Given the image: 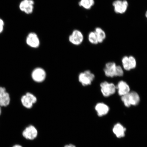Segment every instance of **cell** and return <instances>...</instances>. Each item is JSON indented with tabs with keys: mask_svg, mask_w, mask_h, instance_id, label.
<instances>
[{
	"mask_svg": "<svg viewBox=\"0 0 147 147\" xmlns=\"http://www.w3.org/2000/svg\"><path fill=\"white\" fill-rule=\"evenodd\" d=\"M121 100L125 106L129 107L131 106H136L139 104L140 102V97L136 92L131 91L121 97Z\"/></svg>",
	"mask_w": 147,
	"mask_h": 147,
	"instance_id": "obj_1",
	"label": "cell"
},
{
	"mask_svg": "<svg viewBox=\"0 0 147 147\" xmlns=\"http://www.w3.org/2000/svg\"><path fill=\"white\" fill-rule=\"evenodd\" d=\"M112 5L115 13L120 14L125 13L129 6L128 2L126 0H115Z\"/></svg>",
	"mask_w": 147,
	"mask_h": 147,
	"instance_id": "obj_2",
	"label": "cell"
},
{
	"mask_svg": "<svg viewBox=\"0 0 147 147\" xmlns=\"http://www.w3.org/2000/svg\"><path fill=\"white\" fill-rule=\"evenodd\" d=\"M100 87L101 92L105 97H108L114 94L117 90L116 86L114 84L107 82L101 83Z\"/></svg>",
	"mask_w": 147,
	"mask_h": 147,
	"instance_id": "obj_3",
	"label": "cell"
},
{
	"mask_svg": "<svg viewBox=\"0 0 147 147\" xmlns=\"http://www.w3.org/2000/svg\"><path fill=\"white\" fill-rule=\"evenodd\" d=\"M94 78V74L88 70L80 73L79 76V81L84 86L91 84Z\"/></svg>",
	"mask_w": 147,
	"mask_h": 147,
	"instance_id": "obj_4",
	"label": "cell"
},
{
	"mask_svg": "<svg viewBox=\"0 0 147 147\" xmlns=\"http://www.w3.org/2000/svg\"><path fill=\"white\" fill-rule=\"evenodd\" d=\"M37 99L35 96L30 93L28 92L23 95L21 98V102L24 107L27 109L32 107L33 104L35 103Z\"/></svg>",
	"mask_w": 147,
	"mask_h": 147,
	"instance_id": "obj_5",
	"label": "cell"
},
{
	"mask_svg": "<svg viewBox=\"0 0 147 147\" xmlns=\"http://www.w3.org/2000/svg\"><path fill=\"white\" fill-rule=\"evenodd\" d=\"M34 2L33 0H23L19 4V8L22 11L29 14L34 11Z\"/></svg>",
	"mask_w": 147,
	"mask_h": 147,
	"instance_id": "obj_6",
	"label": "cell"
},
{
	"mask_svg": "<svg viewBox=\"0 0 147 147\" xmlns=\"http://www.w3.org/2000/svg\"><path fill=\"white\" fill-rule=\"evenodd\" d=\"M84 37L82 33L78 30H74L69 36V40L70 43L75 45H79L84 41Z\"/></svg>",
	"mask_w": 147,
	"mask_h": 147,
	"instance_id": "obj_7",
	"label": "cell"
},
{
	"mask_svg": "<svg viewBox=\"0 0 147 147\" xmlns=\"http://www.w3.org/2000/svg\"><path fill=\"white\" fill-rule=\"evenodd\" d=\"M38 135V130L34 126L29 125L22 132V135L25 139L32 140L36 139Z\"/></svg>",
	"mask_w": 147,
	"mask_h": 147,
	"instance_id": "obj_8",
	"label": "cell"
},
{
	"mask_svg": "<svg viewBox=\"0 0 147 147\" xmlns=\"http://www.w3.org/2000/svg\"><path fill=\"white\" fill-rule=\"evenodd\" d=\"M10 95L5 87H0V106L6 107L10 104Z\"/></svg>",
	"mask_w": 147,
	"mask_h": 147,
	"instance_id": "obj_9",
	"label": "cell"
},
{
	"mask_svg": "<svg viewBox=\"0 0 147 147\" xmlns=\"http://www.w3.org/2000/svg\"><path fill=\"white\" fill-rule=\"evenodd\" d=\"M26 43L29 47L34 49L38 48L40 44L39 38L37 35L34 32L30 33L28 35Z\"/></svg>",
	"mask_w": 147,
	"mask_h": 147,
	"instance_id": "obj_10",
	"label": "cell"
},
{
	"mask_svg": "<svg viewBox=\"0 0 147 147\" xmlns=\"http://www.w3.org/2000/svg\"><path fill=\"white\" fill-rule=\"evenodd\" d=\"M117 66L114 62H109L107 63L104 69L106 76L109 78L116 76Z\"/></svg>",
	"mask_w": 147,
	"mask_h": 147,
	"instance_id": "obj_11",
	"label": "cell"
},
{
	"mask_svg": "<svg viewBox=\"0 0 147 147\" xmlns=\"http://www.w3.org/2000/svg\"><path fill=\"white\" fill-rule=\"evenodd\" d=\"M46 74L44 70L41 68H38L33 71L32 77L33 80L37 82H43L46 78Z\"/></svg>",
	"mask_w": 147,
	"mask_h": 147,
	"instance_id": "obj_12",
	"label": "cell"
},
{
	"mask_svg": "<svg viewBox=\"0 0 147 147\" xmlns=\"http://www.w3.org/2000/svg\"><path fill=\"white\" fill-rule=\"evenodd\" d=\"M116 86L118 94L121 96H124L130 92V88L128 84L124 81H120Z\"/></svg>",
	"mask_w": 147,
	"mask_h": 147,
	"instance_id": "obj_13",
	"label": "cell"
},
{
	"mask_svg": "<svg viewBox=\"0 0 147 147\" xmlns=\"http://www.w3.org/2000/svg\"><path fill=\"white\" fill-rule=\"evenodd\" d=\"M95 110L98 116L102 117L107 114L109 111V108L104 103L100 102L95 106Z\"/></svg>",
	"mask_w": 147,
	"mask_h": 147,
	"instance_id": "obj_14",
	"label": "cell"
},
{
	"mask_svg": "<svg viewBox=\"0 0 147 147\" xmlns=\"http://www.w3.org/2000/svg\"><path fill=\"white\" fill-rule=\"evenodd\" d=\"M125 131L126 128L120 123L116 124L113 129L114 134L118 138L124 137Z\"/></svg>",
	"mask_w": 147,
	"mask_h": 147,
	"instance_id": "obj_15",
	"label": "cell"
},
{
	"mask_svg": "<svg viewBox=\"0 0 147 147\" xmlns=\"http://www.w3.org/2000/svg\"><path fill=\"white\" fill-rule=\"evenodd\" d=\"M94 32L96 35L98 43H102L106 38V34L103 29L101 28L97 27L95 29Z\"/></svg>",
	"mask_w": 147,
	"mask_h": 147,
	"instance_id": "obj_16",
	"label": "cell"
},
{
	"mask_svg": "<svg viewBox=\"0 0 147 147\" xmlns=\"http://www.w3.org/2000/svg\"><path fill=\"white\" fill-rule=\"evenodd\" d=\"M94 4V0H80L79 3L80 6L86 10H90Z\"/></svg>",
	"mask_w": 147,
	"mask_h": 147,
	"instance_id": "obj_17",
	"label": "cell"
},
{
	"mask_svg": "<svg viewBox=\"0 0 147 147\" xmlns=\"http://www.w3.org/2000/svg\"><path fill=\"white\" fill-rule=\"evenodd\" d=\"M88 38L90 43L92 45H96L99 44L96 33H95L94 31L91 32L89 33Z\"/></svg>",
	"mask_w": 147,
	"mask_h": 147,
	"instance_id": "obj_18",
	"label": "cell"
},
{
	"mask_svg": "<svg viewBox=\"0 0 147 147\" xmlns=\"http://www.w3.org/2000/svg\"><path fill=\"white\" fill-rule=\"evenodd\" d=\"M123 67L126 71H129L131 70L129 61L128 57L125 56L123 57L122 60Z\"/></svg>",
	"mask_w": 147,
	"mask_h": 147,
	"instance_id": "obj_19",
	"label": "cell"
},
{
	"mask_svg": "<svg viewBox=\"0 0 147 147\" xmlns=\"http://www.w3.org/2000/svg\"><path fill=\"white\" fill-rule=\"evenodd\" d=\"M131 69L135 68L137 65V61L136 58L133 56L128 57Z\"/></svg>",
	"mask_w": 147,
	"mask_h": 147,
	"instance_id": "obj_20",
	"label": "cell"
},
{
	"mask_svg": "<svg viewBox=\"0 0 147 147\" xmlns=\"http://www.w3.org/2000/svg\"><path fill=\"white\" fill-rule=\"evenodd\" d=\"M4 22L3 20L0 18V34L3 32L4 29Z\"/></svg>",
	"mask_w": 147,
	"mask_h": 147,
	"instance_id": "obj_21",
	"label": "cell"
},
{
	"mask_svg": "<svg viewBox=\"0 0 147 147\" xmlns=\"http://www.w3.org/2000/svg\"><path fill=\"white\" fill-rule=\"evenodd\" d=\"M63 147H76L73 144H69L65 145Z\"/></svg>",
	"mask_w": 147,
	"mask_h": 147,
	"instance_id": "obj_22",
	"label": "cell"
},
{
	"mask_svg": "<svg viewBox=\"0 0 147 147\" xmlns=\"http://www.w3.org/2000/svg\"><path fill=\"white\" fill-rule=\"evenodd\" d=\"M12 147H23L22 146H21L19 144H16L14 145Z\"/></svg>",
	"mask_w": 147,
	"mask_h": 147,
	"instance_id": "obj_23",
	"label": "cell"
},
{
	"mask_svg": "<svg viewBox=\"0 0 147 147\" xmlns=\"http://www.w3.org/2000/svg\"><path fill=\"white\" fill-rule=\"evenodd\" d=\"M1 107L0 106V115H1L2 113Z\"/></svg>",
	"mask_w": 147,
	"mask_h": 147,
	"instance_id": "obj_24",
	"label": "cell"
},
{
	"mask_svg": "<svg viewBox=\"0 0 147 147\" xmlns=\"http://www.w3.org/2000/svg\"><path fill=\"white\" fill-rule=\"evenodd\" d=\"M145 16H146V17L147 19V10L146 11V13H145Z\"/></svg>",
	"mask_w": 147,
	"mask_h": 147,
	"instance_id": "obj_25",
	"label": "cell"
}]
</instances>
